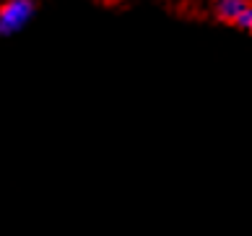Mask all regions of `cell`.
Returning a JSON list of instances; mask_svg holds the SVG:
<instances>
[{
  "mask_svg": "<svg viewBox=\"0 0 252 236\" xmlns=\"http://www.w3.org/2000/svg\"><path fill=\"white\" fill-rule=\"evenodd\" d=\"M211 11L221 24L252 31V0H211Z\"/></svg>",
  "mask_w": 252,
  "mask_h": 236,
  "instance_id": "6da1fadb",
  "label": "cell"
},
{
  "mask_svg": "<svg viewBox=\"0 0 252 236\" xmlns=\"http://www.w3.org/2000/svg\"><path fill=\"white\" fill-rule=\"evenodd\" d=\"M32 13H34L32 0H5L0 5V36L18 31L32 18Z\"/></svg>",
  "mask_w": 252,
  "mask_h": 236,
  "instance_id": "7a4b0ae2",
  "label": "cell"
}]
</instances>
